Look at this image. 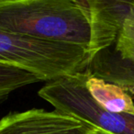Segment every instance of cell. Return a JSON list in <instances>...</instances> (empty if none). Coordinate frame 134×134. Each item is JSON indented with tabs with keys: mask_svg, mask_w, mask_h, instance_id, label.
Returning <instances> with one entry per match:
<instances>
[{
	"mask_svg": "<svg viewBox=\"0 0 134 134\" xmlns=\"http://www.w3.org/2000/svg\"><path fill=\"white\" fill-rule=\"evenodd\" d=\"M94 134H113V133H110V132H108V131H105V130H99V129L96 128V130H95V133Z\"/></svg>",
	"mask_w": 134,
	"mask_h": 134,
	"instance_id": "cell-9",
	"label": "cell"
},
{
	"mask_svg": "<svg viewBox=\"0 0 134 134\" xmlns=\"http://www.w3.org/2000/svg\"><path fill=\"white\" fill-rule=\"evenodd\" d=\"M92 23L91 58L108 49L117 40L119 32L132 8V2L87 0ZM92 61V60H91Z\"/></svg>",
	"mask_w": 134,
	"mask_h": 134,
	"instance_id": "cell-6",
	"label": "cell"
},
{
	"mask_svg": "<svg viewBox=\"0 0 134 134\" xmlns=\"http://www.w3.org/2000/svg\"><path fill=\"white\" fill-rule=\"evenodd\" d=\"M114 44L118 60L114 61L104 54L97 53L86 71L106 82L118 85L121 79L134 72V2Z\"/></svg>",
	"mask_w": 134,
	"mask_h": 134,
	"instance_id": "cell-5",
	"label": "cell"
},
{
	"mask_svg": "<svg viewBox=\"0 0 134 134\" xmlns=\"http://www.w3.org/2000/svg\"><path fill=\"white\" fill-rule=\"evenodd\" d=\"M86 71L48 82L39 96L55 110L113 134H134V116L107 111L97 104L86 88Z\"/></svg>",
	"mask_w": 134,
	"mask_h": 134,
	"instance_id": "cell-3",
	"label": "cell"
},
{
	"mask_svg": "<svg viewBox=\"0 0 134 134\" xmlns=\"http://www.w3.org/2000/svg\"><path fill=\"white\" fill-rule=\"evenodd\" d=\"M37 82H41V79L33 74L0 63V102L8 98L12 92Z\"/></svg>",
	"mask_w": 134,
	"mask_h": 134,
	"instance_id": "cell-8",
	"label": "cell"
},
{
	"mask_svg": "<svg viewBox=\"0 0 134 134\" xmlns=\"http://www.w3.org/2000/svg\"><path fill=\"white\" fill-rule=\"evenodd\" d=\"M96 127L57 110L32 108L0 119V134H94Z\"/></svg>",
	"mask_w": 134,
	"mask_h": 134,
	"instance_id": "cell-4",
	"label": "cell"
},
{
	"mask_svg": "<svg viewBox=\"0 0 134 134\" xmlns=\"http://www.w3.org/2000/svg\"><path fill=\"white\" fill-rule=\"evenodd\" d=\"M0 30L89 52L92 23L87 0H0Z\"/></svg>",
	"mask_w": 134,
	"mask_h": 134,
	"instance_id": "cell-1",
	"label": "cell"
},
{
	"mask_svg": "<svg viewBox=\"0 0 134 134\" xmlns=\"http://www.w3.org/2000/svg\"><path fill=\"white\" fill-rule=\"evenodd\" d=\"M92 58L76 45L32 39L0 30V63L24 69L47 83L84 72Z\"/></svg>",
	"mask_w": 134,
	"mask_h": 134,
	"instance_id": "cell-2",
	"label": "cell"
},
{
	"mask_svg": "<svg viewBox=\"0 0 134 134\" xmlns=\"http://www.w3.org/2000/svg\"><path fill=\"white\" fill-rule=\"evenodd\" d=\"M86 88L92 98L105 110L134 116L133 100L128 92L119 86L106 82L88 73Z\"/></svg>",
	"mask_w": 134,
	"mask_h": 134,
	"instance_id": "cell-7",
	"label": "cell"
}]
</instances>
